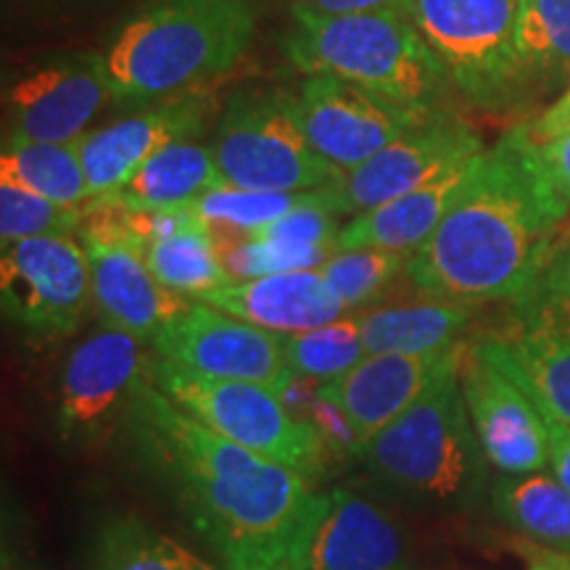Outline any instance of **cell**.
<instances>
[{"instance_id":"cell-1","label":"cell","mask_w":570,"mask_h":570,"mask_svg":"<svg viewBox=\"0 0 570 570\" xmlns=\"http://www.w3.org/2000/svg\"><path fill=\"white\" fill-rule=\"evenodd\" d=\"M135 462L154 475L225 570H285L317 491L296 470L233 444L151 377L125 417Z\"/></svg>"},{"instance_id":"cell-2","label":"cell","mask_w":570,"mask_h":570,"mask_svg":"<svg viewBox=\"0 0 570 570\" xmlns=\"http://www.w3.org/2000/svg\"><path fill=\"white\" fill-rule=\"evenodd\" d=\"M568 204L541 167L529 125L483 148L407 275L428 296L515 306L558 246Z\"/></svg>"},{"instance_id":"cell-3","label":"cell","mask_w":570,"mask_h":570,"mask_svg":"<svg viewBox=\"0 0 570 570\" xmlns=\"http://www.w3.org/2000/svg\"><path fill=\"white\" fill-rule=\"evenodd\" d=\"M254 32L246 0H148L104 53L114 101L148 104L204 88L244 61Z\"/></svg>"},{"instance_id":"cell-4","label":"cell","mask_w":570,"mask_h":570,"mask_svg":"<svg viewBox=\"0 0 570 570\" xmlns=\"http://www.w3.org/2000/svg\"><path fill=\"white\" fill-rule=\"evenodd\" d=\"M454 352L407 410L362 446L360 460L389 494L423 510H470L487 487V454L462 394Z\"/></svg>"},{"instance_id":"cell-5","label":"cell","mask_w":570,"mask_h":570,"mask_svg":"<svg viewBox=\"0 0 570 570\" xmlns=\"http://www.w3.org/2000/svg\"><path fill=\"white\" fill-rule=\"evenodd\" d=\"M283 53L302 75H327L417 109H441L446 69L402 13H320L291 6Z\"/></svg>"},{"instance_id":"cell-6","label":"cell","mask_w":570,"mask_h":570,"mask_svg":"<svg viewBox=\"0 0 570 570\" xmlns=\"http://www.w3.org/2000/svg\"><path fill=\"white\" fill-rule=\"evenodd\" d=\"M520 0H412V21L462 101L510 114L537 90L518 51Z\"/></svg>"},{"instance_id":"cell-7","label":"cell","mask_w":570,"mask_h":570,"mask_svg":"<svg viewBox=\"0 0 570 570\" xmlns=\"http://www.w3.org/2000/svg\"><path fill=\"white\" fill-rule=\"evenodd\" d=\"M209 146L233 188L302 194L344 177L312 146L296 92L283 88H246L227 98Z\"/></svg>"},{"instance_id":"cell-8","label":"cell","mask_w":570,"mask_h":570,"mask_svg":"<svg viewBox=\"0 0 570 570\" xmlns=\"http://www.w3.org/2000/svg\"><path fill=\"white\" fill-rule=\"evenodd\" d=\"M148 377L185 412L233 444L296 470L306 481L323 475L331 449L312 425L294 417L273 389L248 381H219L151 356Z\"/></svg>"},{"instance_id":"cell-9","label":"cell","mask_w":570,"mask_h":570,"mask_svg":"<svg viewBox=\"0 0 570 570\" xmlns=\"http://www.w3.org/2000/svg\"><path fill=\"white\" fill-rule=\"evenodd\" d=\"M0 304L6 320L32 341H53L80 331L96 304L82 240L42 235L3 244Z\"/></svg>"},{"instance_id":"cell-10","label":"cell","mask_w":570,"mask_h":570,"mask_svg":"<svg viewBox=\"0 0 570 570\" xmlns=\"http://www.w3.org/2000/svg\"><path fill=\"white\" fill-rule=\"evenodd\" d=\"M109 101L104 53H53L6 82L3 140L77 142Z\"/></svg>"},{"instance_id":"cell-11","label":"cell","mask_w":570,"mask_h":570,"mask_svg":"<svg viewBox=\"0 0 570 570\" xmlns=\"http://www.w3.org/2000/svg\"><path fill=\"white\" fill-rule=\"evenodd\" d=\"M142 341L104 325L82 338L63 360L56 383V420L69 441H98L122 425L151 356Z\"/></svg>"},{"instance_id":"cell-12","label":"cell","mask_w":570,"mask_h":570,"mask_svg":"<svg viewBox=\"0 0 570 570\" xmlns=\"http://www.w3.org/2000/svg\"><path fill=\"white\" fill-rule=\"evenodd\" d=\"M296 98L312 146L341 175L354 173L389 142L439 111L396 104L327 75H304Z\"/></svg>"},{"instance_id":"cell-13","label":"cell","mask_w":570,"mask_h":570,"mask_svg":"<svg viewBox=\"0 0 570 570\" xmlns=\"http://www.w3.org/2000/svg\"><path fill=\"white\" fill-rule=\"evenodd\" d=\"M156 356L219 381H248L281 389L291 381L281 333L246 323L212 304H190L151 338Z\"/></svg>"},{"instance_id":"cell-14","label":"cell","mask_w":570,"mask_h":570,"mask_svg":"<svg viewBox=\"0 0 570 570\" xmlns=\"http://www.w3.org/2000/svg\"><path fill=\"white\" fill-rule=\"evenodd\" d=\"M285 570H412L402 525L352 489L323 491L312 502Z\"/></svg>"},{"instance_id":"cell-15","label":"cell","mask_w":570,"mask_h":570,"mask_svg":"<svg viewBox=\"0 0 570 570\" xmlns=\"http://www.w3.org/2000/svg\"><path fill=\"white\" fill-rule=\"evenodd\" d=\"M217 98L209 85L159 98L130 117L80 138L90 198L117 194L148 159L180 140H196L209 125Z\"/></svg>"},{"instance_id":"cell-16","label":"cell","mask_w":570,"mask_h":570,"mask_svg":"<svg viewBox=\"0 0 570 570\" xmlns=\"http://www.w3.org/2000/svg\"><path fill=\"white\" fill-rule=\"evenodd\" d=\"M460 381L489 465L504 475L541 473L550 465L537 402L491 356L483 341L462 354Z\"/></svg>"},{"instance_id":"cell-17","label":"cell","mask_w":570,"mask_h":570,"mask_svg":"<svg viewBox=\"0 0 570 570\" xmlns=\"http://www.w3.org/2000/svg\"><path fill=\"white\" fill-rule=\"evenodd\" d=\"M481 151L479 132L452 111L439 109L425 122L389 142L354 173L341 177L333 185V194L338 198L341 212L356 217L417 188L428 177L452 164L475 159Z\"/></svg>"},{"instance_id":"cell-18","label":"cell","mask_w":570,"mask_h":570,"mask_svg":"<svg viewBox=\"0 0 570 570\" xmlns=\"http://www.w3.org/2000/svg\"><path fill=\"white\" fill-rule=\"evenodd\" d=\"M90 262L92 302L104 325L119 327L138 341H148L190 304L156 281L146 265V252L114 240L80 238Z\"/></svg>"},{"instance_id":"cell-19","label":"cell","mask_w":570,"mask_h":570,"mask_svg":"<svg viewBox=\"0 0 570 570\" xmlns=\"http://www.w3.org/2000/svg\"><path fill=\"white\" fill-rule=\"evenodd\" d=\"M460 346L441 354H367L352 373L320 383V391L344 410L365 446L423 394Z\"/></svg>"},{"instance_id":"cell-20","label":"cell","mask_w":570,"mask_h":570,"mask_svg":"<svg viewBox=\"0 0 570 570\" xmlns=\"http://www.w3.org/2000/svg\"><path fill=\"white\" fill-rule=\"evenodd\" d=\"M198 302L217 306L227 315L265 327V331L294 336L315 331L344 317L346 306L333 296L320 269L277 273L252 281L227 283L204 294Z\"/></svg>"},{"instance_id":"cell-21","label":"cell","mask_w":570,"mask_h":570,"mask_svg":"<svg viewBox=\"0 0 570 570\" xmlns=\"http://www.w3.org/2000/svg\"><path fill=\"white\" fill-rule=\"evenodd\" d=\"M470 164L473 159L452 164V167L428 177L417 188L391 198L389 204L377 206L373 212L356 214L341 230L336 252L381 248V252L407 256L417 254L444 219L449 204L454 202L462 180H465Z\"/></svg>"},{"instance_id":"cell-22","label":"cell","mask_w":570,"mask_h":570,"mask_svg":"<svg viewBox=\"0 0 570 570\" xmlns=\"http://www.w3.org/2000/svg\"><path fill=\"white\" fill-rule=\"evenodd\" d=\"M483 344L533 402L570 425V325L525 317L510 338Z\"/></svg>"},{"instance_id":"cell-23","label":"cell","mask_w":570,"mask_h":570,"mask_svg":"<svg viewBox=\"0 0 570 570\" xmlns=\"http://www.w3.org/2000/svg\"><path fill=\"white\" fill-rule=\"evenodd\" d=\"M475 317V304L428 298L360 315L367 354H441L462 344Z\"/></svg>"},{"instance_id":"cell-24","label":"cell","mask_w":570,"mask_h":570,"mask_svg":"<svg viewBox=\"0 0 570 570\" xmlns=\"http://www.w3.org/2000/svg\"><path fill=\"white\" fill-rule=\"evenodd\" d=\"M225 185L227 183L219 173L212 146L180 140L142 164L138 173L109 198L130 206V209L156 212L188 206L198 196L225 188Z\"/></svg>"},{"instance_id":"cell-25","label":"cell","mask_w":570,"mask_h":570,"mask_svg":"<svg viewBox=\"0 0 570 570\" xmlns=\"http://www.w3.org/2000/svg\"><path fill=\"white\" fill-rule=\"evenodd\" d=\"M0 183L17 185L35 196L63 206L90 202L80 140L77 142H30L3 140L0 151Z\"/></svg>"},{"instance_id":"cell-26","label":"cell","mask_w":570,"mask_h":570,"mask_svg":"<svg viewBox=\"0 0 570 570\" xmlns=\"http://www.w3.org/2000/svg\"><path fill=\"white\" fill-rule=\"evenodd\" d=\"M491 508L539 544L570 552V491L544 473L502 475L491 483Z\"/></svg>"},{"instance_id":"cell-27","label":"cell","mask_w":570,"mask_h":570,"mask_svg":"<svg viewBox=\"0 0 570 570\" xmlns=\"http://www.w3.org/2000/svg\"><path fill=\"white\" fill-rule=\"evenodd\" d=\"M518 51L537 96L570 85V0H520Z\"/></svg>"},{"instance_id":"cell-28","label":"cell","mask_w":570,"mask_h":570,"mask_svg":"<svg viewBox=\"0 0 570 570\" xmlns=\"http://www.w3.org/2000/svg\"><path fill=\"white\" fill-rule=\"evenodd\" d=\"M92 554L98 570H219L180 541L125 515L98 523Z\"/></svg>"},{"instance_id":"cell-29","label":"cell","mask_w":570,"mask_h":570,"mask_svg":"<svg viewBox=\"0 0 570 570\" xmlns=\"http://www.w3.org/2000/svg\"><path fill=\"white\" fill-rule=\"evenodd\" d=\"M146 265L156 281L183 296L202 298L219 285L233 283L219 262L209 223L198 214L194 223L146 248Z\"/></svg>"},{"instance_id":"cell-30","label":"cell","mask_w":570,"mask_h":570,"mask_svg":"<svg viewBox=\"0 0 570 570\" xmlns=\"http://www.w3.org/2000/svg\"><path fill=\"white\" fill-rule=\"evenodd\" d=\"M283 352L296 375L327 383L352 373L367 356L360 317H341L315 331L283 336Z\"/></svg>"},{"instance_id":"cell-31","label":"cell","mask_w":570,"mask_h":570,"mask_svg":"<svg viewBox=\"0 0 570 570\" xmlns=\"http://www.w3.org/2000/svg\"><path fill=\"white\" fill-rule=\"evenodd\" d=\"M315 196L317 190H302V194H267V190H244L225 185V188L198 196L196 202H190L188 206L202 214L209 225H219L225 227V230L248 238V235L273 225L275 219L285 217L288 212L309 204Z\"/></svg>"},{"instance_id":"cell-32","label":"cell","mask_w":570,"mask_h":570,"mask_svg":"<svg viewBox=\"0 0 570 570\" xmlns=\"http://www.w3.org/2000/svg\"><path fill=\"white\" fill-rule=\"evenodd\" d=\"M410 256L381 248H348L333 252L320 275L346 309L373 302L396 275L407 273Z\"/></svg>"},{"instance_id":"cell-33","label":"cell","mask_w":570,"mask_h":570,"mask_svg":"<svg viewBox=\"0 0 570 570\" xmlns=\"http://www.w3.org/2000/svg\"><path fill=\"white\" fill-rule=\"evenodd\" d=\"M88 217V204L63 206L48 198L0 183V238L3 244L42 235L77 233Z\"/></svg>"},{"instance_id":"cell-34","label":"cell","mask_w":570,"mask_h":570,"mask_svg":"<svg viewBox=\"0 0 570 570\" xmlns=\"http://www.w3.org/2000/svg\"><path fill=\"white\" fill-rule=\"evenodd\" d=\"M515 312L518 320L544 317L570 325V235L558 240L537 285L523 302L515 304Z\"/></svg>"},{"instance_id":"cell-35","label":"cell","mask_w":570,"mask_h":570,"mask_svg":"<svg viewBox=\"0 0 570 570\" xmlns=\"http://www.w3.org/2000/svg\"><path fill=\"white\" fill-rule=\"evenodd\" d=\"M537 151L541 167H544L547 177H550L552 188L558 190V196L570 209V127H566V130L558 135H552L550 140L537 142Z\"/></svg>"},{"instance_id":"cell-36","label":"cell","mask_w":570,"mask_h":570,"mask_svg":"<svg viewBox=\"0 0 570 570\" xmlns=\"http://www.w3.org/2000/svg\"><path fill=\"white\" fill-rule=\"evenodd\" d=\"M537 407L541 423H544L547 454H550L552 475L570 491V425L554 417L552 412H547L541 404H537Z\"/></svg>"},{"instance_id":"cell-37","label":"cell","mask_w":570,"mask_h":570,"mask_svg":"<svg viewBox=\"0 0 570 570\" xmlns=\"http://www.w3.org/2000/svg\"><path fill=\"white\" fill-rule=\"evenodd\" d=\"M320 13H402L412 19V0H294Z\"/></svg>"},{"instance_id":"cell-38","label":"cell","mask_w":570,"mask_h":570,"mask_svg":"<svg viewBox=\"0 0 570 570\" xmlns=\"http://www.w3.org/2000/svg\"><path fill=\"white\" fill-rule=\"evenodd\" d=\"M570 127V85L566 90L560 92L558 101H554L550 109L541 111L537 119L529 125V132L531 138L541 142V140H550L552 135H558Z\"/></svg>"},{"instance_id":"cell-39","label":"cell","mask_w":570,"mask_h":570,"mask_svg":"<svg viewBox=\"0 0 570 570\" xmlns=\"http://www.w3.org/2000/svg\"><path fill=\"white\" fill-rule=\"evenodd\" d=\"M531 570H570V568L562 560H554V562H537Z\"/></svg>"},{"instance_id":"cell-40","label":"cell","mask_w":570,"mask_h":570,"mask_svg":"<svg viewBox=\"0 0 570 570\" xmlns=\"http://www.w3.org/2000/svg\"><path fill=\"white\" fill-rule=\"evenodd\" d=\"M562 235H570V217H568V223L562 225ZM562 235H560V238H562Z\"/></svg>"},{"instance_id":"cell-41","label":"cell","mask_w":570,"mask_h":570,"mask_svg":"<svg viewBox=\"0 0 570 570\" xmlns=\"http://www.w3.org/2000/svg\"><path fill=\"white\" fill-rule=\"evenodd\" d=\"M560 560H562V558H560ZM562 562H566V566L570 568V558H566V560H562Z\"/></svg>"}]
</instances>
